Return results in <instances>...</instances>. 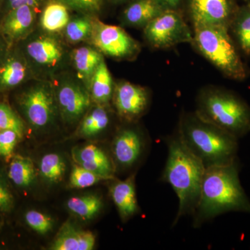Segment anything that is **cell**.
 <instances>
[{
    "label": "cell",
    "instance_id": "cell-1",
    "mask_svg": "<svg viewBox=\"0 0 250 250\" xmlns=\"http://www.w3.org/2000/svg\"><path fill=\"white\" fill-rule=\"evenodd\" d=\"M250 214V200L239 178L238 159L228 165L206 168L198 205L193 215L194 228L228 212Z\"/></svg>",
    "mask_w": 250,
    "mask_h": 250
},
{
    "label": "cell",
    "instance_id": "cell-2",
    "mask_svg": "<svg viewBox=\"0 0 250 250\" xmlns=\"http://www.w3.org/2000/svg\"><path fill=\"white\" fill-rule=\"evenodd\" d=\"M168 154L161 180L170 184L179 199L178 211L172 225L182 217L193 215L200 200L206 167L186 146L178 131L166 140Z\"/></svg>",
    "mask_w": 250,
    "mask_h": 250
},
{
    "label": "cell",
    "instance_id": "cell-3",
    "mask_svg": "<svg viewBox=\"0 0 250 250\" xmlns=\"http://www.w3.org/2000/svg\"><path fill=\"white\" fill-rule=\"evenodd\" d=\"M177 131L186 146L202 161L206 168L228 165L238 159V139L204 121L195 112L182 113Z\"/></svg>",
    "mask_w": 250,
    "mask_h": 250
},
{
    "label": "cell",
    "instance_id": "cell-4",
    "mask_svg": "<svg viewBox=\"0 0 250 250\" xmlns=\"http://www.w3.org/2000/svg\"><path fill=\"white\" fill-rule=\"evenodd\" d=\"M195 113L238 140L250 131V106L234 92L210 86L200 90Z\"/></svg>",
    "mask_w": 250,
    "mask_h": 250
},
{
    "label": "cell",
    "instance_id": "cell-5",
    "mask_svg": "<svg viewBox=\"0 0 250 250\" xmlns=\"http://www.w3.org/2000/svg\"><path fill=\"white\" fill-rule=\"evenodd\" d=\"M192 44L206 59L230 80H246L248 70L228 28L193 24Z\"/></svg>",
    "mask_w": 250,
    "mask_h": 250
},
{
    "label": "cell",
    "instance_id": "cell-6",
    "mask_svg": "<svg viewBox=\"0 0 250 250\" xmlns=\"http://www.w3.org/2000/svg\"><path fill=\"white\" fill-rule=\"evenodd\" d=\"M24 54L35 75L37 72L48 75L61 68L66 59V50L62 41L54 34L34 33L20 42Z\"/></svg>",
    "mask_w": 250,
    "mask_h": 250
},
{
    "label": "cell",
    "instance_id": "cell-7",
    "mask_svg": "<svg viewBox=\"0 0 250 250\" xmlns=\"http://www.w3.org/2000/svg\"><path fill=\"white\" fill-rule=\"evenodd\" d=\"M18 103L24 118L35 129L52 124L59 111L54 85L47 81L29 86L19 95Z\"/></svg>",
    "mask_w": 250,
    "mask_h": 250
},
{
    "label": "cell",
    "instance_id": "cell-8",
    "mask_svg": "<svg viewBox=\"0 0 250 250\" xmlns=\"http://www.w3.org/2000/svg\"><path fill=\"white\" fill-rule=\"evenodd\" d=\"M144 37L156 49H167L181 43H192L193 33L179 11L166 10L144 27Z\"/></svg>",
    "mask_w": 250,
    "mask_h": 250
},
{
    "label": "cell",
    "instance_id": "cell-9",
    "mask_svg": "<svg viewBox=\"0 0 250 250\" xmlns=\"http://www.w3.org/2000/svg\"><path fill=\"white\" fill-rule=\"evenodd\" d=\"M90 42L103 55L116 59H134L141 52L139 42L123 28L94 18Z\"/></svg>",
    "mask_w": 250,
    "mask_h": 250
},
{
    "label": "cell",
    "instance_id": "cell-10",
    "mask_svg": "<svg viewBox=\"0 0 250 250\" xmlns=\"http://www.w3.org/2000/svg\"><path fill=\"white\" fill-rule=\"evenodd\" d=\"M54 85L57 107L62 119L75 123L85 116L91 105L88 90L78 80L65 79Z\"/></svg>",
    "mask_w": 250,
    "mask_h": 250
},
{
    "label": "cell",
    "instance_id": "cell-11",
    "mask_svg": "<svg viewBox=\"0 0 250 250\" xmlns=\"http://www.w3.org/2000/svg\"><path fill=\"white\" fill-rule=\"evenodd\" d=\"M112 100L118 116L123 121L134 123L147 111L150 95L144 87L121 81L115 84Z\"/></svg>",
    "mask_w": 250,
    "mask_h": 250
},
{
    "label": "cell",
    "instance_id": "cell-12",
    "mask_svg": "<svg viewBox=\"0 0 250 250\" xmlns=\"http://www.w3.org/2000/svg\"><path fill=\"white\" fill-rule=\"evenodd\" d=\"M188 7L193 24L229 29L239 6L237 0H188Z\"/></svg>",
    "mask_w": 250,
    "mask_h": 250
},
{
    "label": "cell",
    "instance_id": "cell-13",
    "mask_svg": "<svg viewBox=\"0 0 250 250\" xmlns=\"http://www.w3.org/2000/svg\"><path fill=\"white\" fill-rule=\"evenodd\" d=\"M146 141L139 130L125 128L120 130L112 144V154L115 167L128 169L140 160L145 149Z\"/></svg>",
    "mask_w": 250,
    "mask_h": 250
},
{
    "label": "cell",
    "instance_id": "cell-14",
    "mask_svg": "<svg viewBox=\"0 0 250 250\" xmlns=\"http://www.w3.org/2000/svg\"><path fill=\"white\" fill-rule=\"evenodd\" d=\"M38 11L31 6H22L4 14L0 21V34L10 47L17 45L34 31Z\"/></svg>",
    "mask_w": 250,
    "mask_h": 250
},
{
    "label": "cell",
    "instance_id": "cell-15",
    "mask_svg": "<svg viewBox=\"0 0 250 250\" xmlns=\"http://www.w3.org/2000/svg\"><path fill=\"white\" fill-rule=\"evenodd\" d=\"M35 76L21 49L10 47L0 61V91L13 89Z\"/></svg>",
    "mask_w": 250,
    "mask_h": 250
},
{
    "label": "cell",
    "instance_id": "cell-16",
    "mask_svg": "<svg viewBox=\"0 0 250 250\" xmlns=\"http://www.w3.org/2000/svg\"><path fill=\"white\" fill-rule=\"evenodd\" d=\"M72 156L76 164L83 168L115 178L116 167L113 159L98 146L87 145L83 147L74 148Z\"/></svg>",
    "mask_w": 250,
    "mask_h": 250
},
{
    "label": "cell",
    "instance_id": "cell-17",
    "mask_svg": "<svg viewBox=\"0 0 250 250\" xmlns=\"http://www.w3.org/2000/svg\"><path fill=\"white\" fill-rule=\"evenodd\" d=\"M95 244V236L66 223L62 225L51 246L54 250H91Z\"/></svg>",
    "mask_w": 250,
    "mask_h": 250
},
{
    "label": "cell",
    "instance_id": "cell-18",
    "mask_svg": "<svg viewBox=\"0 0 250 250\" xmlns=\"http://www.w3.org/2000/svg\"><path fill=\"white\" fill-rule=\"evenodd\" d=\"M109 191L122 220H128L138 213L134 176L124 181L116 180L111 184Z\"/></svg>",
    "mask_w": 250,
    "mask_h": 250
},
{
    "label": "cell",
    "instance_id": "cell-19",
    "mask_svg": "<svg viewBox=\"0 0 250 250\" xmlns=\"http://www.w3.org/2000/svg\"><path fill=\"white\" fill-rule=\"evenodd\" d=\"M103 57L98 49L90 46H82L72 52V64L76 71L77 79L88 90L95 70L104 60Z\"/></svg>",
    "mask_w": 250,
    "mask_h": 250
},
{
    "label": "cell",
    "instance_id": "cell-20",
    "mask_svg": "<svg viewBox=\"0 0 250 250\" xmlns=\"http://www.w3.org/2000/svg\"><path fill=\"white\" fill-rule=\"evenodd\" d=\"M164 11L155 0H134L123 11L122 21L125 25L144 28Z\"/></svg>",
    "mask_w": 250,
    "mask_h": 250
},
{
    "label": "cell",
    "instance_id": "cell-21",
    "mask_svg": "<svg viewBox=\"0 0 250 250\" xmlns=\"http://www.w3.org/2000/svg\"><path fill=\"white\" fill-rule=\"evenodd\" d=\"M114 86L111 72L104 60L95 70L90 81L88 91L92 101L95 104L107 106L113 98Z\"/></svg>",
    "mask_w": 250,
    "mask_h": 250
},
{
    "label": "cell",
    "instance_id": "cell-22",
    "mask_svg": "<svg viewBox=\"0 0 250 250\" xmlns=\"http://www.w3.org/2000/svg\"><path fill=\"white\" fill-rule=\"evenodd\" d=\"M69 8L59 0H51L44 6L40 17L42 31L57 34L64 31L70 20Z\"/></svg>",
    "mask_w": 250,
    "mask_h": 250
},
{
    "label": "cell",
    "instance_id": "cell-23",
    "mask_svg": "<svg viewBox=\"0 0 250 250\" xmlns=\"http://www.w3.org/2000/svg\"><path fill=\"white\" fill-rule=\"evenodd\" d=\"M111 124V116L106 106L96 104L83 116L78 135L81 137L90 138L105 131Z\"/></svg>",
    "mask_w": 250,
    "mask_h": 250
},
{
    "label": "cell",
    "instance_id": "cell-24",
    "mask_svg": "<svg viewBox=\"0 0 250 250\" xmlns=\"http://www.w3.org/2000/svg\"><path fill=\"white\" fill-rule=\"evenodd\" d=\"M232 32L238 48L250 56V4L239 6L229 31Z\"/></svg>",
    "mask_w": 250,
    "mask_h": 250
},
{
    "label": "cell",
    "instance_id": "cell-25",
    "mask_svg": "<svg viewBox=\"0 0 250 250\" xmlns=\"http://www.w3.org/2000/svg\"><path fill=\"white\" fill-rule=\"evenodd\" d=\"M36 168L30 158L13 156L8 170V177L16 187L27 188L36 178Z\"/></svg>",
    "mask_w": 250,
    "mask_h": 250
},
{
    "label": "cell",
    "instance_id": "cell-26",
    "mask_svg": "<svg viewBox=\"0 0 250 250\" xmlns=\"http://www.w3.org/2000/svg\"><path fill=\"white\" fill-rule=\"evenodd\" d=\"M67 207L72 213L79 218L90 220L102 209L103 200L96 195L73 197L67 201Z\"/></svg>",
    "mask_w": 250,
    "mask_h": 250
},
{
    "label": "cell",
    "instance_id": "cell-27",
    "mask_svg": "<svg viewBox=\"0 0 250 250\" xmlns=\"http://www.w3.org/2000/svg\"><path fill=\"white\" fill-rule=\"evenodd\" d=\"M93 27V18L89 15L82 14V16L70 18L64 29V34L66 40L70 43H79L85 41H90Z\"/></svg>",
    "mask_w": 250,
    "mask_h": 250
},
{
    "label": "cell",
    "instance_id": "cell-28",
    "mask_svg": "<svg viewBox=\"0 0 250 250\" xmlns=\"http://www.w3.org/2000/svg\"><path fill=\"white\" fill-rule=\"evenodd\" d=\"M65 161L57 154L51 153L42 156L40 163L41 177L49 183L62 182L65 172Z\"/></svg>",
    "mask_w": 250,
    "mask_h": 250
},
{
    "label": "cell",
    "instance_id": "cell-29",
    "mask_svg": "<svg viewBox=\"0 0 250 250\" xmlns=\"http://www.w3.org/2000/svg\"><path fill=\"white\" fill-rule=\"evenodd\" d=\"M113 179L115 178L86 170L76 164L72 167L69 185L72 188H85L103 181H111Z\"/></svg>",
    "mask_w": 250,
    "mask_h": 250
},
{
    "label": "cell",
    "instance_id": "cell-30",
    "mask_svg": "<svg viewBox=\"0 0 250 250\" xmlns=\"http://www.w3.org/2000/svg\"><path fill=\"white\" fill-rule=\"evenodd\" d=\"M12 130L22 139L24 136V125L16 112L5 103H0V130Z\"/></svg>",
    "mask_w": 250,
    "mask_h": 250
},
{
    "label": "cell",
    "instance_id": "cell-31",
    "mask_svg": "<svg viewBox=\"0 0 250 250\" xmlns=\"http://www.w3.org/2000/svg\"><path fill=\"white\" fill-rule=\"evenodd\" d=\"M27 226L40 234H45L53 228V220L47 215L36 210H28L24 214Z\"/></svg>",
    "mask_w": 250,
    "mask_h": 250
},
{
    "label": "cell",
    "instance_id": "cell-32",
    "mask_svg": "<svg viewBox=\"0 0 250 250\" xmlns=\"http://www.w3.org/2000/svg\"><path fill=\"white\" fill-rule=\"evenodd\" d=\"M70 9L75 10L82 14H98L103 6L104 0H59Z\"/></svg>",
    "mask_w": 250,
    "mask_h": 250
},
{
    "label": "cell",
    "instance_id": "cell-33",
    "mask_svg": "<svg viewBox=\"0 0 250 250\" xmlns=\"http://www.w3.org/2000/svg\"><path fill=\"white\" fill-rule=\"evenodd\" d=\"M21 139L17 133L12 130H0V156L6 160L11 159L15 147Z\"/></svg>",
    "mask_w": 250,
    "mask_h": 250
},
{
    "label": "cell",
    "instance_id": "cell-34",
    "mask_svg": "<svg viewBox=\"0 0 250 250\" xmlns=\"http://www.w3.org/2000/svg\"><path fill=\"white\" fill-rule=\"evenodd\" d=\"M14 197L4 178L0 175V212L9 213L14 208Z\"/></svg>",
    "mask_w": 250,
    "mask_h": 250
},
{
    "label": "cell",
    "instance_id": "cell-35",
    "mask_svg": "<svg viewBox=\"0 0 250 250\" xmlns=\"http://www.w3.org/2000/svg\"><path fill=\"white\" fill-rule=\"evenodd\" d=\"M45 0H2V9L4 14L16 8L29 6L39 11L45 3Z\"/></svg>",
    "mask_w": 250,
    "mask_h": 250
},
{
    "label": "cell",
    "instance_id": "cell-36",
    "mask_svg": "<svg viewBox=\"0 0 250 250\" xmlns=\"http://www.w3.org/2000/svg\"><path fill=\"white\" fill-rule=\"evenodd\" d=\"M163 9L179 11L183 0H155Z\"/></svg>",
    "mask_w": 250,
    "mask_h": 250
},
{
    "label": "cell",
    "instance_id": "cell-37",
    "mask_svg": "<svg viewBox=\"0 0 250 250\" xmlns=\"http://www.w3.org/2000/svg\"><path fill=\"white\" fill-rule=\"evenodd\" d=\"M9 48V44L7 43L4 37L0 34V61L4 57L5 54H6Z\"/></svg>",
    "mask_w": 250,
    "mask_h": 250
},
{
    "label": "cell",
    "instance_id": "cell-38",
    "mask_svg": "<svg viewBox=\"0 0 250 250\" xmlns=\"http://www.w3.org/2000/svg\"><path fill=\"white\" fill-rule=\"evenodd\" d=\"M115 2H123V1H126V0H113Z\"/></svg>",
    "mask_w": 250,
    "mask_h": 250
},
{
    "label": "cell",
    "instance_id": "cell-39",
    "mask_svg": "<svg viewBox=\"0 0 250 250\" xmlns=\"http://www.w3.org/2000/svg\"><path fill=\"white\" fill-rule=\"evenodd\" d=\"M243 1H246V3H250V0H243Z\"/></svg>",
    "mask_w": 250,
    "mask_h": 250
},
{
    "label": "cell",
    "instance_id": "cell-40",
    "mask_svg": "<svg viewBox=\"0 0 250 250\" xmlns=\"http://www.w3.org/2000/svg\"><path fill=\"white\" fill-rule=\"evenodd\" d=\"M1 1H2V0H0V2H1Z\"/></svg>",
    "mask_w": 250,
    "mask_h": 250
}]
</instances>
